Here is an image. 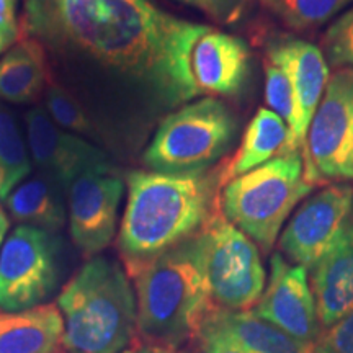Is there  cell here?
Listing matches in <instances>:
<instances>
[{
  "instance_id": "cell-1",
  "label": "cell",
  "mask_w": 353,
  "mask_h": 353,
  "mask_svg": "<svg viewBox=\"0 0 353 353\" xmlns=\"http://www.w3.org/2000/svg\"><path fill=\"white\" fill-rule=\"evenodd\" d=\"M205 25L167 13L151 0H25L21 34L48 54L63 85L114 149L136 118L198 97L190 54Z\"/></svg>"
},
{
  "instance_id": "cell-2",
  "label": "cell",
  "mask_w": 353,
  "mask_h": 353,
  "mask_svg": "<svg viewBox=\"0 0 353 353\" xmlns=\"http://www.w3.org/2000/svg\"><path fill=\"white\" fill-rule=\"evenodd\" d=\"M118 231L128 276L201 231L219 198V175L208 170L164 174L132 170Z\"/></svg>"
},
{
  "instance_id": "cell-3",
  "label": "cell",
  "mask_w": 353,
  "mask_h": 353,
  "mask_svg": "<svg viewBox=\"0 0 353 353\" xmlns=\"http://www.w3.org/2000/svg\"><path fill=\"white\" fill-rule=\"evenodd\" d=\"M138 334L145 345L179 350L200 339L214 304L205 275L201 231L141 267L134 275Z\"/></svg>"
},
{
  "instance_id": "cell-4",
  "label": "cell",
  "mask_w": 353,
  "mask_h": 353,
  "mask_svg": "<svg viewBox=\"0 0 353 353\" xmlns=\"http://www.w3.org/2000/svg\"><path fill=\"white\" fill-rule=\"evenodd\" d=\"M69 353H123L138 334V304L126 270L88 259L57 298Z\"/></svg>"
},
{
  "instance_id": "cell-5",
  "label": "cell",
  "mask_w": 353,
  "mask_h": 353,
  "mask_svg": "<svg viewBox=\"0 0 353 353\" xmlns=\"http://www.w3.org/2000/svg\"><path fill=\"white\" fill-rule=\"evenodd\" d=\"M312 188L304 176L303 154H283L224 183L219 206L229 223L270 252L286 218Z\"/></svg>"
},
{
  "instance_id": "cell-6",
  "label": "cell",
  "mask_w": 353,
  "mask_h": 353,
  "mask_svg": "<svg viewBox=\"0 0 353 353\" xmlns=\"http://www.w3.org/2000/svg\"><path fill=\"white\" fill-rule=\"evenodd\" d=\"M234 131L236 121L223 101L214 97L192 101L162 118L143 162L164 174L206 170L228 151Z\"/></svg>"
},
{
  "instance_id": "cell-7",
  "label": "cell",
  "mask_w": 353,
  "mask_h": 353,
  "mask_svg": "<svg viewBox=\"0 0 353 353\" xmlns=\"http://www.w3.org/2000/svg\"><path fill=\"white\" fill-rule=\"evenodd\" d=\"M205 275L211 303L223 311H250L265 291V273L259 247L229 223L216 201L201 228Z\"/></svg>"
},
{
  "instance_id": "cell-8",
  "label": "cell",
  "mask_w": 353,
  "mask_h": 353,
  "mask_svg": "<svg viewBox=\"0 0 353 353\" xmlns=\"http://www.w3.org/2000/svg\"><path fill=\"white\" fill-rule=\"evenodd\" d=\"M303 157L312 187L324 180H353V69L342 68L329 79Z\"/></svg>"
},
{
  "instance_id": "cell-9",
  "label": "cell",
  "mask_w": 353,
  "mask_h": 353,
  "mask_svg": "<svg viewBox=\"0 0 353 353\" xmlns=\"http://www.w3.org/2000/svg\"><path fill=\"white\" fill-rule=\"evenodd\" d=\"M59 281V241L52 232L19 224L0 250V311L39 306Z\"/></svg>"
},
{
  "instance_id": "cell-10",
  "label": "cell",
  "mask_w": 353,
  "mask_h": 353,
  "mask_svg": "<svg viewBox=\"0 0 353 353\" xmlns=\"http://www.w3.org/2000/svg\"><path fill=\"white\" fill-rule=\"evenodd\" d=\"M126 180L117 169L87 172L68 190L70 239L85 259L112 244Z\"/></svg>"
},
{
  "instance_id": "cell-11",
  "label": "cell",
  "mask_w": 353,
  "mask_h": 353,
  "mask_svg": "<svg viewBox=\"0 0 353 353\" xmlns=\"http://www.w3.org/2000/svg\"><path fill=\"white\" fill-rule=\"evenodd\" d=\"M353 188L330 185L303 203L280 237V249L291 263L312 268L339 241L352 218Z\"/></svg>"
},
{
  "instance_id": "cell-12",
  "label": "cell",
  "mask_w": 353,
  "mask_h": 353,
  "mask_svg": "<svg viewBox=\"0 0 353 353\" xmlns=\"http://www.w3.org/2000/svg\"><path fill=\"white\" fill-rule=\"evenodd\" d=\"M25 125L33 165L65 192L87 172L114 169L108 151L92 141L61 130L41 107L26 112Z\"/></svg>"
},
{
  "instance_id": "cell-13",
  "label": "cell",
  "mask_w": 353,
  "mask_h": 353,
  "mask_svg": "<svg viewBox=\"0 0 353 353\" xmlns=\"http://www.w3.org/2000/svg\"><path fill=\"white\" fill-rule=\"evenodd\" d=\"M250 311L304 345H314L321 335L307 268L286 262L281 254L272 255L270 280Z\"/></svg>"
},
{
  "instance_id": "cell-14",
  "label": "cell",
  "mask_w": 353,
  "mask_h": 353,
  "mask_svg": "<svg viewBox=\"0 0 353 353\" xmlns=\"http://www.w3.org/2000/svg\"><path fill=\"white\" fill-rule=\"evenodd\" d=\"M268 61L285 70L293 88L294 123L290 130L286 154H304L309 126L329 82L324 52L303 39H291L273 46Z\"/></svg>"
},
{
  "instance_id": "cell-15",
  "label": "cell",
  "mask_w": 353,
  "mask_h": 353,
  "mask_svg": "<svg viewBox=\"0 0 353 353\" xmlns=\"http://www.w3.org/2000/svg\"><path fill=\"white\" fill-rule=\"evenodd\" d=\"M249 68V48L242 39L206 26L190 54V72L198 95H234Z\"/></svg>"
},
{
  "instance_id": "cell-16",
  "label": "cell",
  "mask_w": 353,
  "mask_h": 353,
  "mask_svg": "<svg viewBox=\"0 0 353 353\" xmlns=\"http://www.w3.org/2000/svg\"><path fill=\"white\" fill-rule=\"evenodd\" d=\"M311 270L317 319L321 327L327 329L353 311L352 218L332 249Z\"/></svg>"
},
{
  "instance_id": "cell-17",
  "label": "cell",
  "mask_w": 353,
  "mask_h": 353,
  "mask_svg": "<svg viewBox=\"0 0 353 353\" xmlns=\"http://www.w3.org/2000/svg\"><path fill=\"white\" fill-rule=\"evenodd\" d=\"M201 335H213L244 353H311L312 350V345L298 342L252 311L214 309L203 325Z\"/></svg>"
},
{
  "instance_id": "cell-18",
  "label": "cell",
  "mask_w": 353,
  "mask_h": 353,
  "mask_svg": "<svg viewBox=\"0 0 353 353\" xmlns=\"http://www.w3.org/2000/svg\"><path fill=\"white\" fill-rule=\"evenodd\" d=\"M64 321L57 304L0 312V353H63Z\"/></svg>"
},
{
  "instance_id": "cell-19",
  "label": "cell",
  "mask_w": 353,
  "mask_h": 353,
  "mask_svg": "<svg viewBox=\"0 0 353 353\" xmlns=\"http://www.w3.org/2000/svg\"><path fill=\"white\" fill-rule=\"evenodd\" d=\"M51 81V68L44 48L21 34L0 57V99L13 105L33 103Z\"/></svg>"
},
{
  "instance_id": "cell-20",
  "label": "cell",
  "mask_w": 353,
  "mask_h": 353,
  "mask_svg": "<svg viewBox=\"0 0 353 353\" xmlns=\"http://www.w3.org/2000/svg\"><path fill=\"white\" fill-rule=\"evenodd\" d=\"M2 205L8 218L23 226L54 234L68 223V192L39 172L23 180Z\"/></svg>"
},
{
  "instance_id": "cell-21",
  "label": "cell",
  "mask_w": 353,
  "mask_h": 353,
  "mask_svg": "<svg viewBox=\"0 0 353 353\" xmlns=\"http://www.w3.org/2000/svg\"><path fill=\"white\" fill-rule=\"evenodd\" d=\"M290 130L286 123L268 108H260L242 136L236 156L219 174V188L229 180L257 169L265 162L286 154Z\"/></svg>"
},
{
  "instance_id": "cell-22",
  "label": "cell",
  "mask_w": 353,
  "mask_h": 353,
  "mask_svg": "<svg viewBox=\"0 0 353 353\" xmlns=\"http://www.w3.org/2000/svg\"><path fill=\"white\" fill-rule=\"evenodd\" d=\"M32 170L26 138L10 110L0 103V203L32 175Z\"/></svg>"
},
{
  "instance_id": "cell-23",
  "label": "cell",
  "mask_w": 353,
  "mask_h": 353,
  "mask_svg": "<svg viewBox=\"0 0 353 353\" xmlns=\"http://www.w3.org/2000/svg\"><path fill=\"white\" fill-rule=\"evenodd\" d=\"M44 107H46L44 110L50 114L51 120L61 130L81 136V138H85L103 148L101 132L95 121L90 118V114L87 113V110L82 107L76 97L54 81H50L46 92H44Z\"/></svg>"
},
{
  "instance_id": "cell-24",
  "label": "cell",
  "mask_w": 353,
  "mask_h": 353,
  "mask_svg": "<svg viewBox=\"0 0 353 353\" xmlns=\"http://www.w3.org/2000/svg\"><path fill=\"white\" fill-rule=\"evenodd\" d=\"M350 2L353 0H280V12L290 25L307 28L330 20Z\"/></svg>"
},
{
  "instance_id": "cell-25",
  "label": "cell",
  "mask_w": 353,
  "mask_h": 353,
  "mask_svg": "<svg viewBox=\"0 0 353 353\" xmlns=\"http://www.w3.org/2000/svg\"><path fill=\"white\" fill-rule=\"evenodd\" d=\"M265 99L272 112L276 113L291 130L294 123L293 88L285 70L270 61L265 64Z\"/></svg>"
},
{
  "instance_id": "cell-26",
  "label": "cell",
  "mask_w": 353,
  "mask_h": 353,
  "mask_svg": "<svg viewBox=\"0 0 353 353\" xmlns=\"http://www.w3.org/2000/svg\"><path fill=\"white\" fill-rule=\"evenodd\" d=\"M324 48L330 64L353 69V8L343 13L327 30Z\"/></svg>"
},
{
  "instance_id": "cell-27",
  "label": "cell",
  "mask_w": 353,
  "mask_h": 353,
  "mask_svg": "<svg viewBox=\"0 0 353 353\" xmlns=\"http://www.w3.org/2000/svg\"><path fill=\"white\" fill-rule=\"evenodd\" d=\"M312 353H353V311L321 332Z\"/></svg>"
},
{
  "instance_id": "cell-28",
  "label": "cell",
  "mask_w": 353,
  "mask_h": 353,
  "mask_svg": "<svg viewBox=\"0 0 353 353\" xmlns=\"http://www.w3.org/2000/svg\"><path fill=\"white\" fill-rule=\"evenodd\" d=\"M180 2L200 8L211 19L219 21L234 20L242 8V0H180Z\"/></svg>"
},
{
  "instance_id": "cell-29",
  "label": "cell",
  "mask_w": 353,
  "mask_h": 353,
  "mask_svg": "<svg viewBox=\"0 0 353 353\" xmlns=\"http://www.w3.org/2000/svg\"><path fill=\"white\" fill-rule=\"evenodd\" d=\"M201 353H244L231 343L221 341L213 335H201Z\"/></svg>"
},
{
  "instance_id": "cell-30",
  "label": "cell",
  "mask_w": 353,
  "mask_h": 353,
  "mask_svg": "<svg viewBox=\"0 0 353 353\" xmlns=\"http://www.w3.org/2000/svg\"><path fill=\"white\" fill-rule=\"evenodd\" d=\"M20 37H21L20 23L0 26V57L6 54L13 44L19 41Z\"/></svg>"
},
{
  "instance_id": "cell-31",
  "label": "cell",
  "mask_w": 353,
  "mask_h": 353,
  "mask_svg": "<svg viewBox=\"0 0 353 353\" xmlns=\"http://www.w3.org/2000/svg\"><path fill=\"white\" fill-rule=\"evenodd\" d=\"M17 2L19 0H0V26L19 25V21H17Z\"/></svg>"
},
{
  "instance_id": "cell-32",
  "label": "cell",
  "mask_w": 353,
  "mask_h": 353,
  "mask_svg": "<svg viewBox=\"0 0 353 353\" xmlns=\"http://www.w3.org/2000/svg\"><path fill=\"white\" fill-rule=\"evenodd\" d=\"M8 229H10V218H8L6 208L0 203V250H2L3 242H6L8 236Z\"/></svg>"
},
{
  "instance_id": "cell-33",
  "label": "cell",
  "mask_w": 353,
  "mask_h": 353,
  "mask_svg": "<svg viewBox=\"0 0 353 353\" xmlns=\"http://www.w3.org/2000/svg\"><path fill=\"white\" fill-rule=\"evenodd\" d=\"M123 353H176V350H170V348L159 347V345H143L134 347V348H126Z\"/></svg>"
},
{
  "instance_id": "cell-34",
  "label": "cell",
  "mask_w": 353,
  "mask_h": 353,
  "mask_svg": "<svg viewBox=\"0 0 353 353\" xmlns=\"http://www.w3.org/2000/svg\"><path fill=\"white\" fill-rule=\"evenodd\" d=\"M260 2H263L265 6L273 8V10L280 12V0H260Z\"/></svg>"
},
{
  "instance_id": "cell-35",
  "label": "cell",
  "mask_w": 353,
  "mask_h": 353,
  "mask_svg": "<svg viewBox=\"0 0 353 353\" xmlns=\"http://www.w3.org/2000/svg\"><path fill=\"white\" fill-rule=\"evenodd\" d=\"M352 223H353V211H352Z\"/></svg>"
},
{
  "instance_id": "cell-36",
  "label": "cell",
  "mask_w": 353,
  "mask_h": 353,
  "mask_svg": "<svg viewBox=\"0 0 353 353\" xmlns=\"http://www.w3.org/2000/svg\"><path fill=\"white\" fill-rule=\"evenodd\" d=\"M311 353H312V350H311Z\"/></svg>"
}]
</instances>
